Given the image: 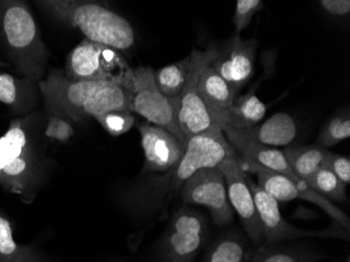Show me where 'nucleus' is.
<instances>
[{"instance_id":"nucleus-1","label":"nucleus","mask_w":350,"mask_h":262,"mask_svg":"<svg viewBox=\"0 0 350 262\" xmlns=\"http://www.w3.org/2000/svg\"><path fill=\"white\" fill-rule=\"evenodd\" d=\"M236 153L220 129L191 137L182 159L174 167L166 172L137 179L126 189L124 202L141 216H152L161 211L165 213L171 200L196 171L218 167Z\"/></svg>"},{"instance_id":"nucleus-2","label":"nucleus","mask_w":350,"mask_h":262,"mask_svg":"<svg viewBox=\"0 0 350 262\" xmlns=\"http://www.w3.org/2000/svg\"><path fill=\"white\" fill-rule=\"evenodd\" d=\"M41 129L40 114L34 112L12 119L0 137V187L27 205L36 200L50 174Z\"/></svg>"},{"instance_id":"nucleus-3","label":"nucleus","mask_w":350,"mask_h":262,"mask_svg":"<svg viewBox=\"0 0 350 262\" xmlns=\"http://www.w3.org/2000/svg\"><path fill=\"white\" fill-rule=\"evenodd\" d=\"M38 90L47 114H60L70 121L117 110L131 112L129 90L121 84L70 80L63 70H52L39 82Z\"/></svg>"},{"instance_id":"nucleus-4","label":"nucleus","mask_w":350,"mask_h":262,"mask_svg":"<svg viewBox=\"0 0 350 262\" xmlns=\"http://www.w3.org/2000/svg\"><path fill=\"white\" fill-rule=\"evenodd\" d=\"M34 3L51 18L78 29L92 42L119 52L131 50L135 45L133 25L107 5L81 0H42Z\"/></svg>"},{"instance_id":"nucleus-5","label":"nucleus","mask_w":350,"mask_h":262,"mask_svg":"<svg viewBox=\"0 0 350 262\" xmlns=\"http://www.w3.org/2000/svg\"><path fill=\"white\" fill-rule=\"evenodd\" d=\"M0 41L15 72L38 84L44 76L50 52L27 3L0 1Z\"/></svg>"},{"instance_id":"nucleus-6","label":"nucleus","mask_w":350,"mask_h":262,"mask_svg":"<svg viewBox=\"0 0 350 262\" xmlns=\"http://www.w3.org/2000/svg\"><path fill=\"white\" fill-rule=\"evenodd\" d=\"M124 86L131 96V112L139 114L149 123L167 130L187 146L188 143L178 125L180 96L170 98L159 90L155 83L154 70L151 66L139 65L131 68L126 75Z\"/></svg>"},{"instance_id":"nucleus-7","label":"nucleus","mask_w":350,"mask_h":262,"mask_svg":"<svg viewBox=\"0 0 350 262\" xmlns=\"http://www.w3.org/2000/svg\"><path fill=\"white\" fill-rule=\"evenodd\" d=\"M208 220L192 206L183 205L157 241L151 262H196L209 241Z\"/></svg>"},{"instance_id":"nucleus-8","label":"nucleus","mask_w":350,"mask_h":262,"mask_svg":"<svg viewBox=\"0 0 350 262\" xmlns=\"http://www.w3.org/2000/svg\"><path fill=\"white\" fill-rule=\"evenodd\" d=\"M131 68L119 51L84 38L68 53L63 73L70 80L111 82L124 86L126 75Z\"/></svg>"},{"instance_id":"nucleus-9","label":"nucleus","mask_w":350,"mask_h":262,"mask_svg":"<svg viewBox=\"0 0 350 262\" xmlns=\"http://www.w3.org/2000/svg\"><path fill=\"white\" fill-rule=\"evenodd\" d=\"M216 53L217 47L211 45L206 51H198L193 47L190 54V73L180 96L178 114V125L187 143L196 135L219 129L210 117L198 88L200 75L208 65L211 64Z\"/></svg>"},{"instance_id":"nucleus-10","label":"nucleus","mask_w":350,"mask_h":262,"mask_svg":"<svg viewBox=\"0 0 350 262\" xmlns=\"http://www.w3.org/2000/svg\"><path fill=\"white\" fill-rule=\"evenodd\" d=\"M247 184L253 194L257 212L260 218L263 230V241L265 244H281L304 238H336L348 241L349 232L336 222L335 226L323 230H304L293 226L283 218L279 202L263 191L257 183L247 175Z\"/></svg>"},{"instance_id":"nucleus-11","label":"nucleus","mask_w":350,"mask_h":262,"mask_svg":"<svg viewBox=\"0 0 350 262\" xmlns=\"http://www.w3.org/2000/svg\"><path fill=\"white\" fill-rule=\"evenodd\" d=\"M184 205L208 209L214 224L228 226L233 222L234 211L228 198L225 176L218 167L196 171L178 192Z\"/></svg>"},{"instance_id":"nucleus-12","label":"nucleus","mask_w":350,"mask_h":262,"mask_svg":"<svg viewBox=\"0 0 350 262\" xmlns=\"http://www.w3.org/2000/svg\"><path fill=\"white\" fill-rule=\"evenodd\" d=\"M243 166L247 172L256 175L257 184L263 191L271 195L278 202H291L295 200H304L312 202L321 208L324 212L335 220L338 224L349 232L350 220L347 214L330 200H326L319 193L312 190L310 187H300L288 177L275 171L263 168L253 161L241 159Z\"/></svg>"},{"instance_id":"nucleus-13","label":"nucleus","mask_w":350,"mask_h":262,"mask_svg":"<svg viewBox=\"0 0 350 262\" xmlns=\"http://www.w3.org/2000/svg\"><path fill=\"white\" fill-rule=\"evenodd\" d=\"M218 168L225 176L228 198L232 209L241 218L247 238L255 246L262 244V226L253 194L247 184V172L243 168L241 157L236 153L228 157L220 163Z\"/></svg>"},{"instance_id":"nucleus-14","label":"nucleus","mask_w":350,"mask_h":262,"mask_svg":"<svg viewBox=\"0 0 350 262\" xmlns=\"http://www.w3.org/2000/svg\"><path fill=\"white\" fill-rule=\"evenodd\" d=\"M258 42L256 39H243L235 35L217 49L212 68L227 82L236 94L251 80L255 70Z\"/></svg>"},{"instance_id":"nucleus-15","label":"nucleus","mask_w":350,"mask_h":262,"mask_svg":"<svg viewBox=\"0 0 350 262\" xmlns=\"http://www.w3.org/2000/svg\"><path fill=\"white\" fill-rule=\"evenodd\" d=\"M137 129L145 157L142 176L166 172L182 159L187 146L169 131L150 123L139 124Z\"/></svg>"},{"instance_id":"nucleus-16","label":"nucleus","mask_w":350,"mask_h":262,"mask_svg":"<svg viewBox=\"0 0 350 262\" xmlns=\"http://www.w3.org/2000/svg\"><path fill=\"white\" fill-rule=\"evenodd\" d=\"M198 92L210 117L219 129L229 123L230 110L237 94L228 86L212 65H208L198 82Z\"/></svg>"},{"instance_id":"nucleus-17","label":"nucleus","mask_w":350,"mask_h":262,"mask_svg":"<svg viewBox=\"0 0 350 262\" xmlns=\"http://www.w3.org/2000/svg\"><path fill=\"white\" fill-rule=\"evenodd\" d=\"M237 130L247 139L273 148L294 146L299 133L296 120L286 112L273 114L249 129Z\"/></svg>"},{"instance_id":"nucleus-18","label":"nucleus","mask_w":350,"mask_h":262,"mask_svg":"<svg viewBox=\"0 0 350 262\" xmlns=\"http://www.w3.org/2000/svg\"><path fill=\"white\" fill-rule=\"evenodd\" d=\"M38 92V84L33 81L0 70V103L5 104L16 118L35 112Z\"/></svg>"},{"instance_id":"nucleus-19","label":"nucleus","mask_w":350,"mask_h":262,"mask_svg":"<svg viewBox=\"0 0 350 262\" xmlns=\"http://www.w3.org/2000/svg\"><path fill=\"white\" fill-rule=\"evenodd\" d=\"M252 251L250 262H321L326 257L308 244H265Z\"/></svg>"},{"instance_id":"nucleus-20","label":"nucleus","mask_w":350,"mask_h":262,"mask_svg":"<svg viewBox=\"0 0 350 262\" xmlns=\"http://www.w3.org/2000/svg\"><path fill=\"white\" fill-rule=\"evenodd\" d=\"M250 239L238 230L226 232L206 244L202 262H250Z\"/></svg>"},{"instance_id":"nucleus-21","label":"nucleus","mask_w":350,"mask_h":262,"mask_svg":"<svg viewBox=\"0 0 350 262\" xmlns=\"http://www.w3.org/2000/svg\"><path fill=\"white\" fill-rule=\"evenodd\" d=\"M282 151L297 176L308 185L318 171L327 166L330 153L319 145H294Z\"/></svg>"},{"instance_id":"nucleus-22","label":"nucleus","mask_w":350,"mask_h":262,"mask_svg":"<svg viewBox=\"0 0 350 262\" xmlns=\"http://www.w3.org/2000/svg\"><path fill=\"white\" fill-rule=\"evenodd\" d=\"M267 106L254 92L236 96L230 110L228 125L235 129L245 130L262 122Z\"/></svg>"},{"instance_id":"nucleus-23","label":"nucleus","mask_w":350,"mask_h":262,"mask_svg":"<svg viewBox=\"0 0 350 262\" xmlns=\"http://www.w3.org/2000/svg\"><path fill=\"white\" fill-rule=\"evenodd\" d=\"M0 262H47L31 246L16 241L11 222L0 214Z\"/></svg>"},{"instance_id":"nucleus-24","label":"nucleus","mask_w":350,"mask_h":262,"mask_svg":"<svg viewBox=\"0 0 350 262\" xmlns=\"http://www.w3.org/2000/svg\"><path fill=\"white\" fill-rule=\"evenodd\" d=\"M191 68V57L166 65L154 70V80L157 88L165 96L178 98L184 90Z\"/></svg>"},{"instance_id":"nucleus-25","label":"nucleus","mask_w":350,"mask_h":262,"mask_svg":"<svg viewBox=\"0 0 350 262\" xmlns=\"http://www.w3.org/2000/svg\"><path fill=\"white\" fill-rule=\"evenodd\" d=\"M350 137L349 110H342L334 114L318 135V145L327 149Z\"/></svg>"},{"instance_id":"nucleus-26","label":"nucleus","mask_w":350,"mask_h":262,"mask_svg":"<svg viewBox=\"0 0 350 262\" xmlns=\"http://www.w3.org/2000/svg\"><path fill=\"white\" fill-rule=\"evenodd\" d=\"M308 186L332 202H341L346 200V185L327 166L316 173L308 183Z\"/></svg>"},{"instance_id":"nucleus-27","label":"nucleus","mask_w":350,"mask_h":262,"mask_svg":"<svg viewBox=\"0 0 350 262\" xmlns=\"http://www.w3.org/2000/svg\"><path fill=\"white\" fill-rule=\"evenodd\" d=\"M98 123L113 137H119L129 133L135 125V117L131 112L117 110V112H105L94 118Z\"/></svg>"},{"instance_id":"nucleus-28","label":"nucleus","mask_w":350,"mask_h":262,"mask_svg":"<svg viewBox=\"0 0 350 262\" xmlns=\"http://www.w3.org/2000/svg\"><path fill=\"white\" fill-rule=\"evenodd\" d=\"M43 135L47 139L66 143L74 137L75 128L68 118L62 117L60 114H47Z\"/></svg>"},{"instance_id":"nucleus-29","label":"nucleus","mask_w":350,"mask_h":262,"mask_svg":"<svg viewBox=\"0 0 350 262\" xmlns=\"http://www.w3.org/2000/svg\"><path fill=\"white\" fill-rule=\"evenodd\" d=\"M263 7H265V3L262 0H238L236 1L233 17L236 35L241 34L243 29L249 27L254 16L260 12Z\"/></svg>"},{"instance_id":"nucleus-30","label":"nucleus","mask_w":350,"mask_h":262,"mask_svg":"<svg viewBox=\"0 0 350 262\" xmlns=\"http://www.w3.org/2000/svg\"><path fill=\"white\" fill-rule=\"evenodd\" d=\"M327 167L344 185L350 184V159L346 155L329 153Z\"/></svg>"},{"instance_id":"nucleus-31","label":"nucleus","mask_w":350,"mask_h":262,"mask_svg":"<svg viewBox=\"0 0 350 262\" xmlns=\"http://www.w3.org/2000/svg\"><path fill=\"white\" fill-rule=\"evenodd\" d=\"M318 3L326 14L332 16V17L344 18V17L349 16V0H321Z\"/></svg>"},{"instance_id":"nucleus-32","label":"nucleus","mask_w":350,"mask_h":262,"mask_svg":"<svg viewBox=\"0 0 350 262\" xmlns=\"http://www.w3.org/2000/svg\"><path fill=\"white\" fill-rule=\"evenodd\" d=\"M11 66V63L5 62V61L0 60V68H10Z\"/></svg>"},{"instance_id":"nucleus-33","label":"nucleus","mask_w":350,"mask_h":262,"mask_svg":"<svg viewBox=\"0 0 350 262\" xmlns=\"http://www.w3.org/2000/svg\"><path fill=\"white\" fill-rule=\"evenodd\" d=\"M346 262H350L349 257H347V261H346Z\"/></svg>"}]
</instances>
